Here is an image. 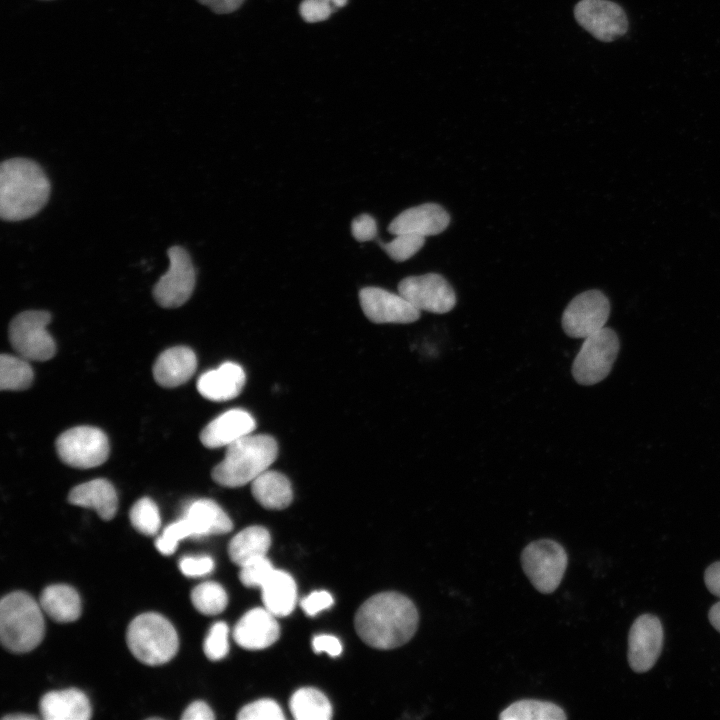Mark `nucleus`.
<instances>
[{
    "label": "nucleus",
    "mask_w": 720,
    "mask_h": 720,
    "mask_svg": "<svg viewBox=\"0 0 720 720\" xmlns=\"http://www.w3.org/2000/svg\"><path fill=\"white\" fill-rule=\"evenodd\" d=\"M663 644L660 620L653 615L639 616L632 624L628 637V662L637 673L650 670L656 663Z\"/></svg>",
    "instance_id": "4468645a"
},
{
    "label": "nucleus",
    "mask_w": 720,
    "mask_h": 720,
    "mask_svg": "<svg viewBox=\"0 0 720 720\" xmlns=\"http://www.w3.org/2000/svg\"><path fill=\"white\" fill-rule=\"evenodd\" d=\"M256 427L252 415L242 409L228 410L211 422L200 433V440L207 448L227 447L251 434Z\"/></svg>",
    "instance_id": "a211bd4d"
},
{
    "label": "nucleus",
    "mask_w": 720,
    "mask_h": 720,
    "mask_svg": "<svg viewBox=\"0 0 720 720\" xmlns=\"http://www.w3.org/2000/svg\"><path fill=\"white\" fill-rule=\"evenodd\" d=\"M312 646L315 652H325L332 657H336L342 652V645L339 639L333 635L322 634L313 638Z\"/></svg>",
    "instance_id": "79ce46f5"
},
{
    "label": "nucleus",
    "mask_w": 720,
    "mask_h": 720,
    "mask_svg": "<svg viewBox=\"0 0 720 720\" xmlns=\"http://www.w3.org/2000/svg\"><path fill=\"white\" fill-rule=\"evenodd\" d=\"M217 14H228L237 10L244 0H197Z\"/></svg>",
    "instance_id": "c03bdc74"
},
{
    "label": "nucleus",
    "mask_w": 720,
    "mask_h": 720,
    "mask_svg": "<svg viewBox=\"0 0 720 720\" xmlns=\"http://www.w3.org/2000/svg\"><path fill=\"white\" fill-rule=\"evenodd\" d=\"M271 544L268 530L262 526H250L237 533L229 543L228 554L239 567L266 556Z\"/></svg>",
    "instance_id": "bb28decb"
},
{
    "label": "nucleus",
    "mask_w": 720,
    "mask_h": 720,
    "mask_svg": "<svg viewBox=\"0 0 720 720\" xmlns=\"http://www.w3.org/2000/svg\"><path fill=\"white\" fill-rule=\"evenodd\" d=\"M60 459L74 468H93L104 463L109 456L106 434L95 427L78 426L63 432L56 440Z\"/></svg>",
    "instance_id": "1a4fd4ad"
},
{
    "label": "nucleus",
    "mask_w": 720,
    "mask_h": 720,
    "mask_svg": "<svg viewBox=\"0 0 720 720\" xmlns=\"http://www.w3.org/2000/svg\"><path fill=\"white\" fill-rule=\"evenodd\" d=\"M351 230L357 241L373 240L377 235L376 221L368 214H361L352 221Z\"/></svg>",
    "instance_id": "a19ab883"
},
{
    "label": "nucleus",
    "mask_w": 720,
    "mask_h": 720,
    "mask_svg": "<svg viewBox=\"0 0 720 720\" xmlns=\"http://www.w3.org/2000/svg\"><path fill=\"white\" fill-rule=\"evenodd\" d=\"M332 595L324 590L314 591L301 600L302 610L309 616H315L319 612L330 608L333 605Z\"/></svg>",
    "instance_id": "ea45409f"
},
{
    "label": "nucleus",
    "mask_w": 720,
    "mask_h": 720,
    "mask_svg": "<svg viewBox=\"0 0 720 720\" xmlns=\"http://www.w3.org/2000/svg\"><path fill=\"white\" fill-rule=\"evenodd\" d=\"M255 500L267 509H283L290 505L293 492L288 478L277 471L266 470L251 482Z\"/></svg>",
    "instance_id": "a878e982"
},
{
    "label": "nucleus",
    "mask_w": 720,
    "mask_h": 720,
    "mask_svg": "<svg viewBox=\"0 0 720 720\" xmlns=\"http://www.w3.org/2000/svg\"><path fill=\"white\" fill-rule=\"evenodd\" d=\"M33 381V370L26 359L8 354L0 357V388L25 390Z\"/></svg>",
    "instance_id": "c756f323"
},
{
    "label": "nucleus",
    "mask_w": 720,
    "mask_h": 720,
    "mask_svg": "<svg viewBox=\"0 0 720 720\" xmlns=\"http://www.w3.org/2000/svg\"><path fill=\"white\" fill-rule=\"evenodd\" d=\"M51 314L44 310H28L16 315L9 325V340L20 357L46 361L56 351L55 342L47 331Z\"/></svg>",
    "instance_id": "6e6552de"
},
{
    "label": "nucleus",
    "mask_w": 720,
    "mask_h": 720,
    "mask_svg": "<svg viewBox=\"0 0 720 720\" xmlns=\"http://www.w3.org/2000/svg\"><path fill=\"white\" fill-rule=\"evenodd\" d=\"M41 606L28 593L15 591L0 602V639L9 651L25 653L36 648L45 632Z\"/></svg>",
    "instance_id": "20e7f679"
},
{
    "label": "nucleus",
    "mask_w": 720,
    "mask_h": 720,
    "mask_svg": "<svg viewBox=\"0 0 720 720\" xmlns=\"http://www.w3.org/2000/svg\"><path fill=\"white\" fill-rule=\"evenodd\" d=\"M68 501L76 506L95 509L103 520L112 519L118 507L117 493L106 479H94L74 487Z\"/></svg>",
    "instance_id": "5701e85b"
},
{
    "label": "nucleus",
    "mask_w": 720,
    "mask_h": 720,
    "mask_svg": "<svg viewBox=\"0 0 720 720\" xmlns=\"http://www.w3.org/2000/svg\"><path fill=\"white\" fill-rule=\"evenodd\" d=\"M38 717L29 714H10L3 717V720H35Z\"/></svg>",
    "instance_id": "de8ad7c7"
},
{
    "label": "nucleus",
    "mask_w": 720,
    "mask_h": 720,
    "mask_svg": "<svg viewBox=\"0 0 720 720\" xmlns=\"http://www.w3.org/2000/svg\"><path fill=\"white\" fill-rule=\"evenodd\" d=\"M183 517L192 530L193 538L228 533L233 527L226 512L211 499L190 501L185 506Z\"/></svg>",
    "instance_id": "4be33fe9"
},
{
    "label": "nucleus",
    "mask_w": 720,
    "mask_h": 720,
    "mask_svg": "<svg viewBox=\"0 0 720 720\" xmlns=\"http://www.w3.org/2000/svg\"><path fill=\"white\" fill-rule=\"evenodd\" d=\"M192 537V530L184 517L169 524L157 537L155 547L163 555H171L177 549L178 543Z\"/></svg>",
    "instance_id": "72a5a7b5"
},
{
    "label": "nucleus",
    "mask_w": 720,
    "mask_h": 720,
    "mask_svg": "<svg viewBox=\"0 0 720 720\" xmlns=\"http://www.w3.org/2000/svg\"><path fill=\"white\" fill-rule=\"evenodd\" d=\"M179 569L187 577H200L212 572L214 561L208 555L184 556L179 561Z\"/></svg>",
    "instance_id": "58836bf2"
},
{
    "label": "nucleus",
    "mask_w": 720,
    "mask_h": 720,
    "mask_svg": "<svg viewBox=\"0 0 720 720\" xmlns=\"http://www.w3.org/2000/svg\"><path fill=\"white\" fill-rule=\"evenodd\" d=\"M240 568L239 579L246 587H261L274 571L266 556L254 559Z\"/></svg>",
    "instance_id": "4c0bfd02"
},
{
    "label": "nucleus",
    "mask_w": 720,
    "mask_h": 720,
    "mask_svg": "<svg viewBox=\"0 0 720 720\" xmlns=\"http://www.w3.org/2000/svg\"><path fill=\"white\" fill-rule=\"evenodd\" d=\"M610 315L607 296L599 290H588L575 296L562 315L564 332L572 338H586L603 327Z\"/></svg>",
    "instance_id": "9b49d317"
},
{
    "label": "nucleus",
    "mask_w": 720,
    "mask_h": 720,
    "mask_svg": "<svg viewBox=\"0 0 720 720\" xmlns=\"http://www.w3.org/2000/svg\"><path fill=\"white\" fill-rule=\"evenodd\" d=\"M229 629L225 622L214 623L204 640L203 650L206 657L212 661L224 658L229 651Z\"/></svg>",
    "instance_id": "f704fd0d"
},
{
    "label": "nucleus",
    "mask_w": 720,
    "mask_h": 720,
    "mask_svg": "<svg viewBox=\"0 0 720 720\" xmlns=\"http://www.w3.org/2000/svg\"><path fill=\"white\" fill-rule=\"evenodd\" d=\"M246 381L243 368L225 362L218 368L203 373L197 380V390L211 401H227L237 397Z\"/></svg>",
    "instance_id": "6ab92c4d"
},
{
    "label": "nucleus",
    "mask_w": 720,
    "mask_h": 720,
    "mask_svg": "<svg viewBox=\"0 0 720 720\" xmlns=\"http://www.w3.org/2000/svg\"><path fill=\"white\" fill-rule=\"evenodd\" d=\"M196 367L197 358L193 350L186 346H176L158 356L153 366V375L160 386L172 388L187 382Z\"/></svg>",
    "instance_id": "aec40b11"
},
{
    "label": "nucleus",
    "mask_w": 720,
    "mask_h": 720,
    "mask_svg": "<svg viewBox=\"0 0 720 720\" xmlns=\"http://www.w3.org/2000/svg\"><path fill=\"white\" fill-rule=\"evenodd\" d=\"M167 254L169 269L154 285L153 296L161 307L177 308L191 297L196 283V272L184 247L172 246Z\"/></svg>",
    "instance_id": "9d476101"
},
{
    "label": "nucleus",
    "mask_w": 720,
    "mask_h": 720,
    "mask_svg": "<svg viewBox=\"0 0 720 720\" xmlns=\"http://www.w3.org/2000/svg\"><path fill=\"white\" fill-rule=\"evenodd\" d=\"M290 711L297 720H328L332 707L327 697L315 688H301L290 699Z\"/></svg>",
    "instance_id": "cd10ccee"
},
{
    "label": "nucleus",
    "mask_w": 720,
    "mask_h": 720,
    "mask_svg": "<svg viewBox=\"0 0 720 720\" xmlns=\"http://www.w3.org/2000/svg\"><path fill=\"white\" fill-rule=\"evenodd\" d=\"M277 453L273 437L249 434L226 447L224 459L212 470V479L225 487L246 485L268 470Z\"/></svg>",
    "instance_id": "7ed1b4c3"
},
{
    "label": "nucleus",
    "mask_w": 720,
    "mask_h": 720,
    "mask_svg": "<svg viewBox=\"0 0 720 720\" xmlns=\"http://www.w3.org/2000/svg\"><path fill=\"white\" fill-rule=\"evenodd\" d=\"M39 604L51 619L61 623L73 622L81 614V601L77 591L65 584L46 587L40 595Z\"/></svg>",
    "instance_id": "393cba45"
},
{
    "label": "nucleus",
    "mask_w": 720,
    "mask_h": 720,
    "mask_svg": "<svg viewBox=\"0 0 720 720\" xmlns=\"http://www.w3.org/2000/svg\"><path fill=\"white\" fill-rule=\"evenodd\" d=\"M501 720H564V710L557 704L538 699H522L511 703L499 715Z\"/></svg>",
    "instance_id": "c85d7f7f"
},
{
    "label": "nucleus",
    "mask_w": 720,
    "mask_h": 720,
    "mask_svg": "<svg viewBox=\"0 0 720 720\" xmlns=\"http://www.w3.org/2000/svg\"><path fill=\"white\" fill-rule=\"evenodd\" d=\"M704 580L708 590L720 598V561L711 564L706 569Z\"/></svg>",
    "instance_id": "a18cd8bd"
},
{
    "label": "nucleus",
    "mask_w": 720,
    "mask_h": 720,
    "mask_svg": "<svg viewBox=\"0 0 720 720\" xmlns=\"http://www.w3.org/2000/svg\"><path fill=\"white\" fill-rule=\"evenodd\" d=\"M418 622L419 614L412 600L391 591L366 600L354 619L356 632L362 641L382 650L406 644L414 636Z\"/></svg>",
    "instance_id": "f257e3e1"
},
{
    "label": "nucleus",
    "mask_w": 720,
    "mask_h": 720,
    "mask_svg": "<svg viewBox=\"0 0 720 720\" xmlns=\"http://www.w3.org/2000/svg\"><path fill=\"white\" fill-rule=\"evenodd\" d=\"M212 709L203 701L192 702L183 712L182 720H213Z\"/></svg>",
    "instance_id": "37998d69"
},
{
    "label": "nucleus",
    "mask_w": 720,
    "mask_h": 720,
    "mask_svg": "<svg viewBox=\"0 0 720 720\" xmlns=\"http://www.w3.org/2000/svg\"><path fill=\"white\" fill-rule=\"evenodd\" d=\"M450 223L448 212L439 204L424 203L408 208L397 215L389 224L393 235L413 234L422 237L443 232Z\"/></svg>",
    "instance_id": "dca6fc26"
},
{
    "label": "nucleus",
    "mask_w": 720,
    "mask_h": 720,
    "mask_svg": "<svg viewBox=\"0 0 720 720\" xmlns=\"http://www.w3.org/2000/svg\"><path fill=\"white\" fill-rule=\"evenodd\" d=\"M359 300L365 316L377 324H407L420 317V311L400 293L395 294L379 287L361 289Z\"/></svg>",
    "instance_id": "2eb2a0df"
},
{
    "label": "nucleus",
    "mask_w": 720,
    "mask_h": 720,
    "mask_svg": "<svg viewBox=\"0 0 720 720\" xmlns=\"http://www.w3.org/2000/svg\"><path fill=\"white\" fill-rule=\"evenodd\" d=\"M398 293L416 309L443 314L456 304V294L450 283L440 274L427 273L409 276L398 284Z\"/></svg>",
    "instance_id": "f8f14e48"
},
{
    "label": "nucleus",
    "mask_w": 720,
    "mask_h": 720,
    "mask_svg": "<svg viewBox=\"0 0 720 720\" xmlns=\"http://www.w3.org/2000/svg\"><path fill=\"white\" fill-rule=\"evenodd\" d=\"M708 617L712 626L720 632V601L711 607Z\"/></svg>",
    "instance_id": "49530a36"
},
{
    "label": "nucleus",
    "mask_w": 720,
    "mask_h": 720,
    "mask_svg": "<svg viewBox=\"0 0 720 720\" xmlns=\"http://www.w3.org/2000/svg\"><path fill=\"white\" fill-rule=\"evenodd\" d=\"M239 720H283L280 706L271 699H260L245 705L238 712Z\"/></svg>",
    "instance_id": "e433bc0d"
},
{
    "label": "nucleus",
    "mask_w": 720,
    "mask_h": 720,
    "mask_svg": "<svg viewBox=\"0 0 720 720\" xmlns=\"http://www.w3.org/2000/svg\"><path fill=\"white\" fill-rule=\"evenodd\" d=\"M191 602L200 613L217 615L225 610L228 597L219 583L208 581L197 585L192 590Z\"/></svg>",
    "instance_id": "7c9ffc66"
},
{
    "label": "nucleus",
    "mask_w": 720,
    "mask_h": 720,
    "mask_svg": "<svg viewBox=\"0 0 720 720\" xmlns=\"http://www.w3.org/2000/svg\"><path fill=\"white\" fill-rule=\"evenodd\" d=\"M129 650L140 662L157 666L170 661L179 647L173 625L162 615L147 612L135 617L126 634Z\"/></svg>",
    "instance_id": "39448f33"
},
{
    "label": "nucleus",
    "mask_w": 720,
    "mask_h": 720,
    "mask_svg": "<svg viewBox=\"0 0 720 720\" xmlns=\"http://www.w3.org/2000/svg\"><path fill=\"white\" fill-rule=\"evenodd\" d=\"M524 573L534 588L543 594L554 592L568 565L564 547L551 539L530 542L521 553Z\"/></svg>",
    "instance_id": "423d86ee"
},
{
    "label": "nucleus",
    "mask_w": 720,
    "mask_h": 720,
    "mask_svg": "<svg viewBox=\"0 0 720 720\" xmlns=\"http://www.w3.org/2000/svg\"><path fill=\"white\" fill-rule=\"evenodd\" d=\"M266 608H254L246 612L233 629L235 642L248 650L271 646L279 637L278 622Z\"/></svg>",
    "instance_id": "f3484780"
},
{
    "label": "nucleus",
    "mask_w": 720,
    "mask_h": 720,
    "mask_svg": "<svg viewBox=\"0 0 720 720\" xmlns=\"http://www.w3.org/2000/svg\"><path fill=\"white\" fill-rule=\"evenodd\" d=\"M39 710L45 720H88L92 714L87 696L75 688L44 694Z\"/></svg>",
    "instance_id": "412c9836"
},
{
    "label": "nucleus",
    "mask_w": 720,
    "mask_h": 720,
    "mask_svg": "<svg viewBox=\"0 0 720 720\" xmlns=\"http://www.w3.org/2000/svg\"><path fill=\"white\" fill-rule=\"evenodd\" d=\"M382 249L396 262H404L415 255L425 244V237L413 234H398L387 243L379 241Z\"/></svg>",
    "instance_id": "473e14b6"
},
{
    "label": "nucleus",
    "mask_w": 720,
    "mask_h": 720,
    "mask_svg": "<svg viewBox=\"0 0 720 720\" xmlns=\"http://www.w3.org/2000/svg\"><path fill=\"white\" fill-rule=\"evenodd\" d=\"M576 21L596 39L611 42L628 29L627 16L610 0H580L574 8Z\"/></svg>",
    "instance_id": "ddd939ff"
},
{
    "label": "nucleus",
    "mask_w": 720,
    "mask_h": 720,
    "mask_svg": "<svg viewBox=\"0 0 720 720\" xmlns=\"http://www.w3.org/2000/svg\"><path fill=\"white\" fill-rule=\"evenodd\" d=\"M347 0H303L299 6L301 17L308 23L321 22L337 9L346 5Z\"/></svg>",
    "instance_id": "c9c22d12"
},
{
    "label": "nucleus",
    "mask_w": 720,
    "mask_h": 720,
    "mask_svg": "<svg viewBox=\"0 0 720 720\" xmlns=\"http://www.w3.org/2000/svg\"><path fill=\"white\" fill-rule=\"evenodd\" d=\"M129 517L132 526L147 536L155 535L161 524L159 509L156 503L148 497H143L134 503Z\"/></svg>",
    "instance_id": "2f4dec72"
},
{
    "label": "nucleus",
    "mask_w": 720,
    "mask_h": 720,
    "mask_svg": "<svg viewBox=\"0 0 720 720\" xmlns=\"http://www.w3.org/2000/svg\"><path fill=\"white\" fill-rule=\"evenodd\" d=\"M260 588L264 607L274 616H287L293 611L297 599V588L289 573L274 569Z\"/></svg>",
    "instance_id": "b1692460"
},
{
    "label": "nucleus",
    "mask_w": 720,
    "mask_h": 720,
    "mask_svg": "<svg viewBox=\"0 0 720 720\" xmlns=\"http://www.w3.org/2000/svg\"><path fill=\"white\" fill-rule=\"evenodd\" d=\"M50 181L35 161L11 158L0 166V216L21 221L35 216L48 202Z\"/></svg>",
    "instance_id": "f03ea898"
},
{
    "label": "nucleus",
    "mask_w": 720,
    "mask_h": 720,
    "mask_svg": "<svg viewBox=\"0 0 720 720\" xmlns=\"http://www.w3.org/2000/svg\"><path fill=\"white\" fill-rule=\"evenodd\" d=\"M620 349L617 334L603 327L584 338L572 365V375L581 385H594L610 373Z\"/></svg>",
    "instance_id": "0eeeda50"
}]
</instances>
